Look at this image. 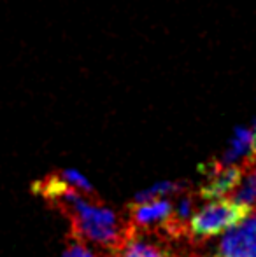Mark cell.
<instances>
[{
	"instance_id": "cell-1",
	"label": "cell",
	"mask_w": 256,
	"mask_h": 257,
	"mask_svg": "<svg viewBox=\"0 0 256 257\" xmlns=\"http://www.w3.org/2000/svg\"><path fill=\"white\" fill-rule=\"evenodd\" d=\"M32 191L60 210L70 222L68 234L84 243L90 241L104 248V252L118 254L132 236L133 226L128 219L118 215L113 208L104 205L100 198H90L75 191L58 172L34 182Z\"/></svg>"
},
{
	"instance_id": "cell-2",
	"label": "cell",
	"mask_w": 256,
	"mask_h": 257,
	"mask_svg": "<svg viewBox=\"0 0 256 257\" xmlns=\"http://www.w3.org/2000/svg\"><path fill=\"white\" fill-rule=\"evenodd\" d=\"M251 210L230 200H212L190 219V240H207L230 229L249 215Z\"/></svg>"
},
{
	"instance_id": "cell-3",
	"label": "cell",
	"mask_w": 256,
	"mask_h": 257,
	"mask_svg": "<svg viewBox=\"0 0 256 257\" xmlns=\"http://www.w3.org/2000/svg\"><path fill=\"white\" fill-rule=\"evenodd\" d=\"M212 257H256V208L223 234Z\"/></svg>"
},
{
	"instance_id": "cell-4",
	"label": "cell",
	"mask_w": 256,
	"mask_h": 257,
	"mask_svg": "<svg viewBox=\"0 0 256 257\" xmlns=\"http://www.w3.org/2000/svg\"><path fill=\"white\" fill-rule=\"evenodd\" d=\"M128 220L137 231L151 234H161L167 220L174 213V205L170 200H153L147 203H130L127 206Z\"/></svg>"
},
{
	"instance_id": "cell-5",
	"label": "cell",
	"mask_w": 256,
	"mask_h": 257,
	"mask_svg": "<svg viewBox=\"0 0 256 257\" xmlns=\"http://www.w3.org/2000/svg\"><path fill=\"white\" fill-rule=\"evenodd\" d=\"M242 170L244 163L232 166H218L214 161H211L207 165H202L200 172L207 177V180L198 191V198L209 201L223 200L237 187L240 177H242Z\"/></svg>"
},
{
	"instance_id": "cell-6",
	"label": "cell",
	"mask_w": 256,
	"mask_h": 257,
	"mask_svg": "<svg viewBox=\"0 0 256 257\" xmlns=\"http://www.w3.org/2000/svg\"><path fill=\"white\" fill-rule=\"evenodd\" d=\"M120 257H174L168 247V241L160 234L142 233L133 227L132 236L125 247L118 252Z\"/></svg>"
},
{
	"instance_id": "cell-7",
	"label": "cell",
	"mask_w": 256,
	"mask_h": 257,
	"mask_svg": "<svg viewBox=\"0 0 256 257\" xmlns=\"http://www.w3.org/2000/svg\"><path fill=\"white\" fill-rule=\"evenodd\" d=\"M256 140V121L249 128H237L233 133L232 140H230L228 147L225 149V153L219 159H214V163L218 166H232L235 165L239 159L247 161L253 153V146Z\"/></svg>"
},
{
	"instance_id": "cell-8",
	"label": "cell",
	"mask_w": 256,
	"mask_h": 257,
	"mask_svg": "<svg viewBox=\"0 0 256 257\" xmlns=\"http://www.w3.org/2000/svg\"><path fill=\"white\" fill-rule=\"evenodd\" d=\"M228 200L249 210L256 208V159L249 158L244 161L242 177L235 189L228 194Z\"/></svg>"
},
{
	"instance_id": "cell-9",
	"label": "cell",
	"mask_w": 256,
	"mask_h": 257,
	"mask_svg": "<svg viewBox=\"0 0 256 257\" xmlns=\"http://www.w3.org/2000/svg\"><path fill=\"white\" fill-rule=\"evenodd\" d=\"M190 191V186L186 182H158L154 186H151L149 189L140 191L139 194H135V198L132 200V203H147V201L160 200L168 194H183Z\"/></svg>"
},
{
	"instance_id": "cell-10",
	"label": "cell",
	"mask_w": 256,
	"mask_h": 257,
	"mask_svg": "<svg viewBox=\"0 0 256 257\" xmlns=\"http://www.w3.org/2000/svg\"><path fill=\"white\" fill-rule=\"evenodd\" d=\"M62 257H97V255L90 250L84 241L72 236V234H68L67 247H65V252L62 254Z\"/></svg>"
},
{
	"instance_id": "cell-11",
	"label": "cell",
	"mask_w": 256,
	"mask_h": 257,
	"mask_svg": "<svg viewBox=\"0 0 256 257\" xmlns=\"http://www.w3.org/2000/svg\"><path fill=\"white\" fill-rule=\"evenodd\" d=\"M100 257H120L118 254H111V252H106V254H102Z\"/></svg>"
},
{
	"instance_id": "cell-12",
	"label": "cell",
	"mask_w": 256,
	"mask_h": 257,
	"mask_svg": "<svg viewBox=\"0 0 256 257\" xmlns=\"http://www.w3.org/2000/svg\"><path fill=\"white\" fill-rule=\"evenodd\" d=\"M174 257H198V255H195V254H178V255H174Z\"/></svg>"
},
{
	"instance_id": "cell-13",
	"label": "cell",
	"mask_w": 256,
	"mask_h": 257,
	"mask_svg": "<svg viewBox=\"0 0 256 257\" xmlns=\"http://www.w3.org/2000/svg\"><path fill=\"white\" fill-rule=\"evenodd\" d=\"M251 158L256 159V140H254V146H253V153H251Z\"/></svg>"
}]
</instances>
